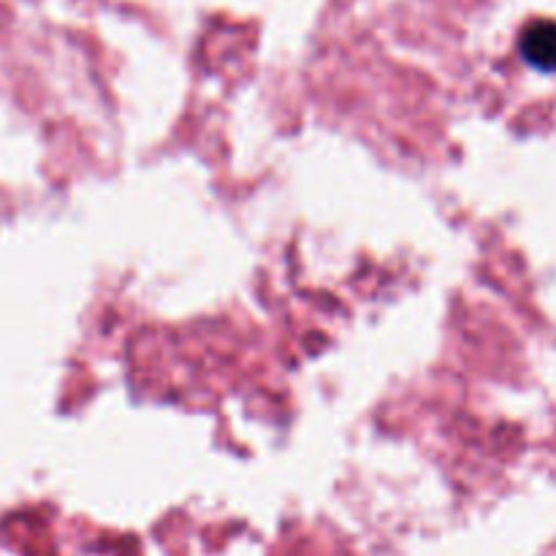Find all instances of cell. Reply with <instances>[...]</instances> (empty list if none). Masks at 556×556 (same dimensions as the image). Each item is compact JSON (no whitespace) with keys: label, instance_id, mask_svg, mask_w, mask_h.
<instances>
[{"label":"cell","instance_id":"obj_1","mask_svg":"<svg viewBox=\"0 0 556 556\" xmlns=\"http://www.w3.org/2000/svg\"><path fill=\"white\" fill-rule=\"evenodd\" d=\"M521 54L541 71H556V22L538 20L521 36Z\"/></svg>","mask_w":556,"mask_h":556}]
</instances>
